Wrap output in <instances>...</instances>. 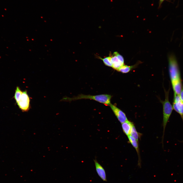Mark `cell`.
<instances>
[{"instance_id":"cell-2","label":"cell","mask_w":183,"mask_h":183,"mask_svg":"<svg viewBox=\"0 0 183 183\" xmlns=\"http://www.w3.org/2000/svg\"><path fill=\"white\" fill-rule=\"evenodd\" d=\"M169 90L170 89L167 91L164 90L165 99L164 101H161L163 105V132L162 143L163 146V139L165 128L173 110L172 105L171 104L169 99Z\"/></svg>"},{"instance_id":"cell-9","label":"cell","mask_w":183,"mask_h":183,"mask_svg":"<svg viewBox=\"0 0 183 183\" xmlns=\"http://www.w3.org/2000/svg\"><path fill=\"white\" fill-rule=\"evenodd\" d=\"M112 64V67L114 69L117 70L120 67L124 65V63L121 62L114 54L111 56Z\"/></svg>"},{"instance_id":"cell-5","label":"cell","mask_w":183,"mask_h":183,"mask_svg":"<svg viewBox=\"0 0 183 183\" xmlns=\"http://www.w3.org/2000/svg\"><path fill=\"white\" fill-rule=\"evenodd\" d=\"M172 106L173 110L180 115L183 123V102L179 95L174 94Z\"/></svg>"},{"instance_id":"cell-13","label":"cell","mask_w":183,"mask_h":183,"mask_svg":"<svg viewBox=\"0 0 183 183\" xmlns=\"http://www.w3.org/2000/svg\"><path fill=\"white\" fill-rule=\"evenodd\" d=\"M23 92L19 86H17L16 87L14 98L17 103L20 101Z\"/></svg>"},{"instance_id":"cell-4","label":"cell","mask_w":183,"mask_h":183,"mask_svg":"<svg viewBox=\"0 0 183 183\" xmlns=\"http://www.w3.org/2000/svg\"><path fill=\"white\" fill-rule=\"evenodd\" d=\"M30 98L26 90L23 92L20 101L17 103L19 107L23 112L28 111L30 109Z\"/></svg>"},{"instance_id":"cell-16","label":"cell","mask_w":183,"mask_h":183,"mask_svg":"<svg viewBox=\"0 0 183 183\" xmlns=\"http://www.w3.org/2000/svg\"><path fill=\"white\" fill-rule=\"evenodd\" d=\"M165 0H159L158 8H161L162 3Z\"/></svg>"},{"instance_id":"cell-6","label":"cell","mask_w":183,"mask_h":183,"mask_svg":"<svg viewBox=\"0 0 183 183\" xmlns=\"http://www.w3.org/2000/svg\"><path fill=\"white\" fill-rule=\"evenodd\" d=\"M109 106L118 120L121 124L128 120L125 113L121 110L111 103Z\"/></svg>"},{"instance_id":"cell-1","label":"cell","mask_w":183,"mask_h":183,"mask_svg":"<svg viewBox=\"0 0 183 183\" xmlns=\"http://www.w3.org/2000/svg\"><path fill=\"white\" fill-rule=\"evenodd\" d=\"M168 58L169 74L173 89L174 91L179 92L183 85L177 59L172 53L169 54Z\"/></svg>"},{"instance_id":"cell-11","label":"cell","mask_w":183,"mask_h":183,"mask_svg":"<svg viewBox=\"0 0 183 183\" xmlns=\"http://www.w3.org/2000/svg\"><path fill=\"white\" fill-rule=\"evenodd\" d=\"M130 135L138 142L139 139L140 138V134L137 131L133 124L131 127Z\"/></svg>"},{"instance_id":"cell-15","label":"cell","mask_w":183,"mask_h":183,"mask_svg":"<svg viewBox=\"0 0 183 183\" xmlns=\"http://www.w3.org/2000/svg\"><path fill=\"white\" fill-rule=\"evenodd\" d=\"M179 95L181 100L183 102V86L182 87L181 92Z\"/></svg>"},{"instance_id":"cell-10","label":"cell","mask_w":183,"mask_h":183,"mask_svg":"<svg viewBox=\"0 0 183 183\" xmlns=\"http://www.w3.org/2000/svg\"><path fill=\"white\" fill-rule=\"evenodd\" d=\"M121 124L122 129L125 134L127 136L130 135L133 123L128 120Z\"/></svg>"},{"instance_id":"cell-12","label":"cell","mask_w":183,"mask_h":183,"mask_svg":"<svg viewBox=\"0 0 183 183\" xmlns=\"http://www.w3.org/2000/svg\"><path fill=\"white\" fill-rule=\"evenodd\" d=\"M134 66L135 65L128 66L124 65L120 67L117 71L123 73H127L129 72Z\"/></svg>"},{"instance_id":"cell-7","label":"cell","mask_w":183,"mask_h":183,"mask_svg":"<svg viewBox=\"0 0 183 183\" xmlns=\"http://www.w3.org/2000/svg\"><path fill=\"white\" fill-rule=\"evenodd\" d=\"M94 161L96 171L98 175L103 181H107L106 175L104 169L96 159L94 160Z\"/></svg>"},{"instance_id":"cell-8","label":"cell","mask_w":183,"mask_h":183,"mask_svg":"<svg viewBox=\"0 0 183 183\" xmlns=\"http://www.w3.org/2000/svg\"><path fill=\"white\" fill-rule=\"evenodd\" d=\"M129 141L136 150L138 156L139 165H140L141 159L138 142L130 135L127 136Z\"/></svg>"},{"instance_id":"cell-14","label":"cell","mask_w":183,"mask_h":183,"mask_svg":"<svg viewBox=\"0 0 183 183\" xmlns=\"http://www.w3.org/2000/svg\"><path fill=\"white\" fill-rule=\"evenodd\" d=\"M99 57L100 59L102 60L104 64L106 66L109 67H112V64L111 62V56L102 58Z\"/></svg>"},{"instance_id":"cell-3","label":"cell","mask_w":183,"mask_h":183,"mask_svg":"<svg viewBox=\"0 0 183 183\" xmlns=\"http://www.w3.org/2000/svg\"><path fill=\"white\" fill-rule=\"evenodd\" d=\"M111 98V96L108 94L91 95L81 94L72 98H64L62 100L63 101L70 102L79 99H89L95 100L103 103L106 106H107L111 104L110 101Z\"/></svg>"}]
</instances>
